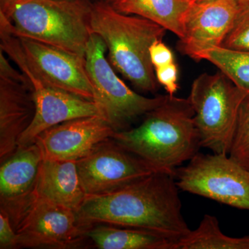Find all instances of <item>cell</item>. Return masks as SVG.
Masks as SVG:
<instances>
[{"label": "cell", "instance_id": "obj_1", "mask_svg": "<svg viewBox=\"0 0 249 249\" xmlns=\"http://www.w3.org/2000/svg\"><path fill=\"white\" fill-rule=\"evenodd\" d=\"M173 174L156 172L118 191L88 196L77 212L87 227L103 224L157 232L177 241L191 229Z\"/></svg>", "mask_w": 249, "mask_h": 249}, {"label": "cell", "instance_id": "obj_2", "mask_svg": "<svg viewBox=\"0 0 249 249\" xmlns=\"http://www.w3.org/2000/svg\"><path fill=\"white\" fill-rule=\"evenodd\" d=\"M194 115L188 98L168 94L140 125L115 132L111 139L157 171L175 175L201 147Z\"/></svg>", "mask_w": 249, "mask_h": 249}, {"label": "cell", "instance_id": "obj_3", "mask_svg": "<svg viewBox=\"0 0 249 249\" xmlns=\"http://www.w3.org/2000/svg\"><path fill=\"white\" fill-rule=\"evenodd\" d=\"M90 29L104 41L116 71L141 91H157L150 47L163 40L165 28L145 18L121 14L103 0L91 5Z\"/></svg>", "mask_w": 249, "mask_h": 249}, {"label": "cell", "instance_id": "obj_4", "mask_svg": "<svg viewBox=\"0 0 249 249\" xmlns=\"http://www.w3.org/2000/svg\"><path fill=\"white\" fill-rule=\"evenodd\" d=\"M89 0H9L0 3L15 34L85 58L91 35Z\"/></svg>", "mask_w": 249, "mask_h": 249}, {"label": "cell", "instance_id": "obj_5", "mask_svg": "<svg viewBox=\"0 0 249 249\" xmlns=\"http://www.w3.org/2000/svg\"><path fill=\"white\" fill-rule=\"evenodd\" d=\"M247 95L221 71L203 73L193 81L188 99L201 147L229 155L241 104Z\"/></svg>", "mask_w": 249, "mask_h": 249}, {"label": "cell", "instance_id": "obj_6", "mask_svg": "<svg viewBox=\"0 0 249 249\" xmlns=\"http://www.w3.org/2000/svg\"><path fill=\"white\" fill-rule=\"evenodd\" d=\"M106 50L103 39L91 34L85 52V66L94 89V102L101 116L118 132L127 129L132 121L160 106L167 95L148 98L131 89L116 75L106 58Z\"/></svg>", "mask_w": 249, "mask_h": 249}, {"label": "cell", "instance_id": "obj_7", "mask_svg": "<svg viewBox=\"0 0 249 249\" xmlns=\"http://www.w3.org/2000/svg\"><path fill=\"white\" fill-rule=\"evenodd\" d=\"M175 178L181 191L249 211V170L229 155L199 152Z\"/></svg>", "mask_w": 249, "mask_h": 249}, {"label": "cell", "instance_id": "obj_8", "mask_svg": "<svg viewBox=\"0 0 249 249\" xmlns=\"http://www.w3.org/2000/svg\"><path fill=\"white\" fill-rule=\"evenodd\" d=\"M91 227L74 211L36 195L16 228L18 248L72 249L83 247Z\"/></svg>", "mask_w": 249, "mask_h": 249}, {"label": "cell", "instance_id": "obj_9", "mask_svg": "<svg viewBox=\"0 0 249 249\" xmlns=\"http://www.w3.org/2000/svg\"><path fill=\"white\" fill-rule=\"evenodd\" d=\"M77 166L83 189L91 196L109 194L158 172L111 138L78 160Z\"/></svg>", "mask_w": 249, "mask_h": 249}, {"label": "cell", "instance_id": "obj_10", "mask_svg": "<svg viewBox=\"0 0 249 249\" xmlns=\"http://www.w3.org/2000/svg\"><path fill=\"white\" fill-rule=\"evenodd\" d=\"M23 57L41 80L53 88L95 101L84 58L25 36H18Z\"/></svg>", "mask_w": 249, "mask_h": 249}, {"label": "cell", "instance_id": "obj_11", "mask_svg": "<svg viewBox=\"0 0 249 249\" xmlns=\"http://www.w3.org/2000/svg\"><path fill=\"white\" fill-rule=\"evenodd\" d=\"M36 109L30 82L0 49V163L17 150L19 137L30 125Z\"/></svg>", "mask_w": 249, "mask_h": 249}, {"label": "cell", "instance_id": "obj_12", "mask_svg": "<svg viewBox=\"0 0 249 249\" xmlns=\"http://www.w3.org/2000/svg\"><path fill=\"white\" fill-rule=\"evenodd\" d=\"M18 67L34 89L36 109L30 125L19 137L18 147L34 143L42 132L65 121L101 116L94 101L46 84L24 60L18 63Z\"/></svg>", "mask_w": 249, "mask_h": 249}, {"label": "cell", "instance_id": "obj_13", "mask_svg": "<svg viewBox=\"0 0 249 249\" xmlns=\"http://www.w3.org/2000/svg\"><path fill=\"white\" fill-rule=\"evenodd\" d=\"M240 4L235 0H202L192 4L183 22V36L179 39V52L200 61L201 53L223 41L235 19Z\"/></svg>", "mask_w": 249, "mask_h": 249}, {"label": "cell", "instance_id": "obj_14", "mask_svg": "<svg viewBox=\"0 0 249 249\" xmlns=\"http://www.w3.org/2000/svg\"><path fill=\"white\" fill-rule=\"evenodd\" d=\"M114 133L115 130L103 116H86L47 129L35 142L44 159L78 161Z\"/></svg>", "mask_w": 249, "mask_h": 249}, {"label": "cell", "instance_id": "obj_15", "mask_svg": "<svg viewBox=\"0 0 249 249\" xmlns=\"http://www.w3.org/2000/svg\"><path fill=\"white\" fill-rule=\"evenodd\" d=\"M43 155L36 142L18 147L1 163L0 209L8 214L16 230L23 214L36 196Z\"/></svg>", "mask_w": 249, "mask_h": 249}, {"label": "cell", "instance_id": "obj_16", "mask_svg": "<svg viewBox=\"0 0 249 249\" xmlns=\"http://www.w3.org/2000/svg\"><path fill=\"white\" fill-rule=\"evenodd\" d=\"M36 195L78 212L88 196L80 181L77 161L43 159Z\"/></svg>", "mask_w": 249, "mask_h": 249}, {"label": "cell", "instance_id": "obj_17", "mask_svg": "<svg viewBox=\"0 0 249 249\" xmlns=\"http://www.w3.org/2000/svg\"><path fill=\"white\" fill-rule=\"evenodd\" d=\"M121 14L150 19L171 31L178 38L183 36V22L191 0H104Z\"/></svg>", "mask_w": 249, "mask_h": 249}, {"label": "cell", "instance_id": "obj_18", "mask_svg": "<svg viewBox=\"0 0 249 249\" xmlns=\"http://www.w3.org/2000/svg\"><path fill=\"white\" fill-rule=\"evenodd\" d=\"M87 236L99 249H175L177 244L157 232L109 224L92 226Z\"/></svg>", "mask_w": 249, "mask_h": 249}, {"label": "cell", "instance_id": "obj_19", "mask_svg": "<svg viewBox=\"0 0 249 249\" xmlns=\"http://www.w3.org/2000/svg\"><path fill=\"white\" fill-rule=\"evenodd\" d=\"M175 249H249V235L232 237L225 235L217 218L206 214L196 229L178 241Z\"/></svg>", "mask_w": 249, "mask_h": 249}, {"label": "cell", "instance_id": "obj_20", "mask_svg": "<svg viewBox=\"0 0 249 249\" xmlns=\"http://www.w3.org/2000/svg\"><path fill=\"white\" fill-rule=\"evenodd\" d=\"M217 67L233 84L249 94V52L216 47L201 53L199 60Z\"/></svg>", "mask_w": 249, "mask_h": 249}, {"label": "cell", "instance_id": "obj_21", "mask_svg": "<svg viewBox=\"0 0 249 249\" xmlns=\"http://www.w3.org/2000/svg\"><path fill=\"white\" fill-rule=\"evenodd\" d=\"M229 156L249 170V94L241 104Z\"/></svg>", "mask_w": 249, "mask_h": 249}, {"label": "cell", "instance_id": "obj_22", "mask_svg": "<svg viewBox=\"0 0 249 249\" xmlns=\"http://www.w3.org/2000/svg\"><path fill=\"white\" fill-rule=\"evenodd\" d=\"M221 47L249 52V4H240L231 28Z\"/></svg>", "mask_w": 249, "mask_h": 249}, {"label": "cell", "instance_id": "obj_23", "mask_svg": "<svg viewBox=\"0 0 249 249\" xmlns=\"http://www.w3.org/2000/svg\"><path fill=\"white\" fill-rule=\"evenodd\" d=\"M155 76L159 84L164 87L170 96H175L178 91V67L175 62L155 69Z\"/></svg>", "mask_w": 249, "mask_h": 249}, {"label": "cell", "instance_id": "obj_24", "mask_svg": "<svg viewBox=\"0 0 249 249\" xmlns=\"http://www.w3.org/2000/svg\"><path fill=\"white\" fill-rule=\"evenodd\" d=\"M18 248L17 232L8 214L0 209V249Z\"/></svg>", "mask_w": 249, "mask_h": 249}, {"label": "cell", "instance_id": "obj_25", "mask_svg": "<svg viewBox=\"0 0 249 249\" xmlns=\"http://www.w3.org/2000/svg\"><path fill=\"white\" fill-rule=\"evenodd\" d=\"M150 58L155 69L175 62L173 52L165 45L163 40L155 41L150 46Z\"/></svg>", "mask_w": 249, "mask_h": 249}, {"label": "cell", "instance_id": "obj_26", "mask_svg": "<svg viewBox=\"0 0 249 249\" xmlns=\"http://www.w3.org/2000/svg\"><path fill=\"white\" fill-rule=\"evenodd\" d=\"M239 4H249V0H235Z\"/></svg>", "mask_w": 249, "mask_h": 249}, {"label": "cell", "instance_id": "obj_27", "mask_svg": "<svg viewBox=\"0 0 249 249\" xmlns=\"http://www.w3.org/2000/svg\"><path fill=\"white\" fill-rule=\"evenodd\" d=\"M9 1V0H0V3L4 2V1Z\"/></svg>", "mask_w": 249, "mask_h": 249}, {"label": "cell", "instance_id": "obj_28", "mask_svg": "<svg viewBox=\"0 0 249 249\" xmlns=\"http://www.w3.org/2000/svg\"><path fill=\"white\" fill-rule=\"evenodd\" d=\"M193 2H196V1H202V0H191Z\"/></svg>", "mask_w": 249, "mask_h": 249}]
</instances>
